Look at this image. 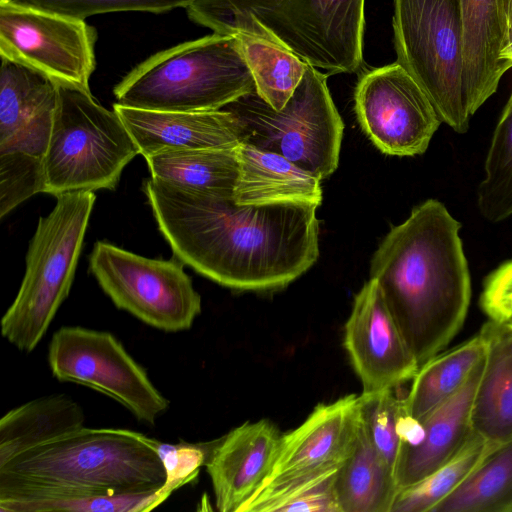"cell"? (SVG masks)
Returning <instances> with one entry per match:
<instances>
[{"instance_id": "1", "label": "cell", "mask_w": 512, "mask_h": 512, "mask_svg": "<svg viewBox=\"0 0 512 512\" xmlns=\"http://www.w3.org/2000/svg\"><path fill=\"white\" fill-rule=\"evenodd\" d=\"M144 192L178 260L230 289L285 288L319 257L316 206L240 205L233 194L183 188L152 177Z\"/></svg>"}, {"instance_id": "2", "label": "cell", "mask_w": 512, "mask_h": 512, "mask_svg": "<svg viewBox=\"0 0 512 512\" xmlns=\"http://www.w3.org/2000/svg\"><path fill=\"white\" fill-rule=\"evenodd\" d=\"M461 224L435 199L416 206L374 252L370 278L419 367L461 329L471 280L459 236Z\"/></svg>"}, {"instance_id": "3", "label": "cell", "mask_w": 512, "mask_h": 512, "mask_svg": "<svg viewBox=\"0 0 512 512\" xmlns=\"http://www.w3.org/2000/svg\"><path fill=\"white\" fill-rule=\"evenodd\" d=\"M157 443L127 429L83 426L0 466V495L159 489L167 471Z\"/></svg>"}, {"instance_id": "4", "label": "cell", "mask_w": 512, "mask_h": 512, "mask_svg": "<svg viewBox=\"0 0 512 512\" xmlns=\"http://www.w3.org/2000/svg\"><path fill=\"white\" fill-rule=\"evenodd\" d=\"M365 0H197L191 21L214 33L270 41L327 76L363 63Z\"/></svg>"}, {"instance_id": "5", "label": "cell", "mask_w": 512, "mask_h": 512, "mask_svg": "<svg viewBox=\"0 0 512 512\" xmlns=\"http://www.w3.org/2000/svg\"><path fill=\"white\" fill-rule=\"evenodd\" d=\"M255 91L237 38L213 33L157 52L115 87L123 106L171 112L222 109Z\"/></svg>"}, {"instance_id": "6", "label": "cell", "mask_w": 512, "mask_h": 512, "mask_svg": "<svg viewBox=\"0 0 512 512\" xmlns=\"http://www.w3.org/2000/svg\"><path fill=\"white\" fill-rule=\"evenodd\" d=\"M56 199L53 210L39 219L20 289L0 324L2 336L26 353L43 339L70 292L96 196L74 191Z\"/></svg>"}, {"instance_id": "7", "label": "cell", "mask_w": 512, "mask_h": 512, "mask_svg": "<svg viewBox=\"0 0 512 512\" xmlns=\"http://www.w3.org/2000/svg\"><path fill=\"white\" fill-rule=\"evenodd\" d=\"M140 150L113 109L91 92L58 83V100L44 161V193L114 189Z\"/></svg>"}, {"instance_id": "8", "label": "cell", "mask_w": 512, "mask_h": 512, "mask_svg": "<svg viewBox=\"0 0 512 512\" xmlns=\"http://www.w3.org/2000/svg\"><path fill=\"white\" fill-rule=\"evenodd\" d=\"M243 128V141L274 152L320 180L339 163L344 124L330 95L327 75L308 65L281 110L273 109L253 91L224 107Z\"/></svg>"}, {"instance_id": "9", "label": "cell", "mask_w": 512, "mask_h": 512, "mask_svg": "<svg viewBox=\"0 0 512 512\" xmlns=\"http://www.w3.org/2000/svg\"><path fill=\"white\" fill-rule=\"evenodd\" d=\"M397 61L430 98L442 121L465 133L472 116L464 85L459 0H394Z\"/></svg>"}, {"instance_id": "10", "label": "cell", "mask_w": 512, "mask_h": 512, "mask_svg": "<svg viewBox=\"0 0 512 512\" xmlns=\"http://www.w3.org/2000/svg\"><path fill=\"white\" fill-rule=\"evenodd\" d=\"M89 267L116 307L156 329L188 330L201 313V296L180 260L150 259L98 241Z\"/></svg>"}, {"instance_id": "11", "label": "cell", "mask_w": 512, "mask_h": 512, "mask_svg": "<svg viewBox=\"0 0 512 512\" xmlns=\"http://www.w3.org/2000/svg\"><path fill=\"white\" fill-rule=\"evenodd\" d=\"M48 364L55 378L92 388L127 408L139 421L154 425L169 401L145 369L110 332L63 326L48 346Z\"/></svg>"}, {"instance_id": "12", "label": "cell", "mask_w": 512, "mask_h": 512, "mask_svg": "<svg viewBox=\"0 0 512 512\" xmlns=\"http://www.w3.org/2000/svg\"><path fill=\"white\" fill-rule=\"evenodd\" d=\"M354 108L371 142L384 154H423L443 122L428 95L398 62L364 71Z\"/></svg>"}, {"instance_id": "13", "label": "cell", "mask_w": 512, "mask_h": 512, "mask_svg": "<svg viewBox=\"0 0 512 512\" xmlns=\"http://www.w3.org/2000/svg\"><path fill=\"white\" fill-rule=\"evenodd\" d=\"M97 32L84 19L0 0V54L90 92Z\"/></svg>"}, {"instance_id": "14", "label": "cell", "mask_w": 512, "mask_h": 512, "mask_svg": "<svg viewBox=\"0 0 512 512\" xmlns=\"http://www.w3.org/2000/svg\"><path fill=\"white\" fill-rule=\"evenodd\" d=\"M0 56V158L43 168L58 82L18 59Z\"/></svg>"}, {"instance_id": "15", "label": "cell", "mask_w": 512, "mask_h": 512, "mask_svg": "<svg viewBox=\"0 0 512 512\" xmlns=\"http://www.w3.org/2000/svg\"><path fill=\"white\" fill-rule=\"evenodd\" d=\"M343 343L363 394L395 389L419 368L372 278L355 296Z\"/></svg>"}, {"instance_id": "16", "label": "cell", "mask_w": 512, "mask_h": 512, "mask_svg": "<svg viewBox=\"0 0 512 512\" xmlns=\"http://www.w3.org/2000/svg\"><path fill=\"white\" fill-rule=\"evenodd\" d=\"M282 435L269 420L246 422L231 430L205 461L216 508L237 512L272 471Z\"/></svg>"}, {"instance_id": "17", "label": "cell", "mask_w": 512, "mask_h": 512, "mask_svg": "<svg viewBox=\"0 0 512 512\" xmlns=\"http://www.w3.org/2000/svg\"><path fill=\"white\" fill-rule=\"evenodd\" d=\"M360 426V395L317 405L300 426L282 435L267 479L342 465L356 444Z\"/></svg>"}, {"instance_id": "18", "label": "cell", "mask_w": 512, "mask_h": 512, "mask_svg": "<svg viewBox=\"0 0 512 512\" xmlns=\"http://www.w3.org/2000/svg\"><path fill=\"white\" fill-rule=\"evenodd\" d=\"M113 109L144 158L171 150L236 147L243 141L239 119L225 108L171 112L115 103Z\"/></svg>"}, {"instance_id": "19", "label": "cell", "mask_w": 512, "mask_h": 512, "mask_svg": "<svg viewBox=\"0 0 512 512\" xmlns=\"http://www.w3.org/2000/svg\"><path fill=\"white\" fill-rule=\"evenodd\" d=\"M483 364L484 358L455 395L420 420L423 432L417 444H401L395 470L399 490L431 474L465 444L472 433L471 410Z\"/></svg>"}, {"instance_id": "20", "label": "cell", "mask_w": 512, "mask_h": 512, "mask_svg": "<svg viewBox=\"0 0 512 512\" xmlns=\"http://www.w3.org/2000/svg\"><path fill=\"white\" fill-rule=\"evenodd\" d=\"M463 28L464 85L468 111H476L497 90L509 70L501 57L506 27L500 0H459Z\"/></svg>"}, {"instance_id": "21", "label": "cell", "mask_w": 512, "mask_h": 512, "mask_svg": "<svg viewBox=\"0 0 512 512\" xmlns=\"http://www.w3.org/2000/svg\"><path fill=\"white\" fill-rule=\"evenodd\" d=\"M233 199L240 205H310L322 202L320 179L284 156L247 142L236 147Z\"/></svg>"}, {"instance_id": "22", "label": "cell", "mask_w": 512, "mask_h": 512, "mask_svg": "<svg viewBox=\"0 0 512 512\" xmlns=\"http://www.w3.org/2000/svg\"><path fill=\"white\" fill-rule=\"evenodd\" d=\"M486 353L471 410L472 432L490 444L512 438V331L488 320Z\"/></svg>"}, {"instance_id": "23", "label": "cell", "mask_w": 512, "mask_h": 512, "mask_svg": "<svg viewBox=\"0 0 512 512\" xmlns=\"http://www.w3.org/2000/svg\"><path fill=\"white\" fill-rule=\"evenodd\" d=\"M81 406L65 394L28 401L0 419V466L18 454L84 426Z\"/></svg>"}, {"instance_id": "24", "label": "cell", "mask_w": 512, "mask_h": 512, "mask_svg": "<svg viewBox=\"0 0 512 512\" xmlns=\"http://www.w3.org/2000/svg\"><path fill=\"white\" fill-rule=\"evenodd\" d=\"M399 491L393 470L376 451L361 422L356 444L336 477L340 512H391Z\"/></svg>"}, {"instance_id": "25", "label": "cell", "mask_w": 512, "mask_h": 512, "mask_svg": "<svg viewBox=\"0 0 512 512\" xmlns=\"http://www.w3.org/2000/svg\"><path fill=\"white\" fill-rule=\"evenodd\" d=\"M485 353V338L479 331L462 344L430 358L418 368L408 394L402 398L405 412L422 420L464 386Z\"/></svg>"}, {"instance_id": "26", "label": "cell", "mask_w": 512, "mask_h": 512, "mask_svg": "<svg viewBox=\"0 0 512 512\" xmlns=\"http://www.w3.org/2000/svg\"><path fill=\"white\" fill-rule=\"evenodd\" d=\"M236 147L163 151L145 159L154 179L203 192L233 194L238 176Z\"/></svg>"}, {"instance_id": "27", "label": "cell", "mask_w": 512, "mask_h": 512, "mask_svg": "<svg viewBox=\"0 0 512 512\" xmlns=\"http://www.w3.org/2000/svg\"><path fill=\"white\" fill-rule=\"evenodd\" d=\"M340 466L266 479L237 512H340L335 492Z\"/></svg>"}, {"instance_id": "28", "label": "cell", "mask_w": 512, "mask_h": 512, "mask_svg": "<svg viewBox=\"0 0 512 512\" xmlns=\"http://www.w3.org/2000/svg\"><path fill=\"white\" fill-rule=\"evenodd\" d=\"M432 512H512V438L495 445Z\"/></svg>"}, {"instance_id": "29", "label": "cell", "mask_w": 512, "mask_h": 512, "mask_svg": "<svg viewBox=\"0 0 512 512\" xmlns=\"http://www.w3.org/2000/svg\"><path fill=\"white\" fill-rule=\"evenodd\" d=\"M176 489L162 488L127 493H20L0 496L1 512H147Z\"/></svg>"}, {"instance_id": "30", "label": "cell", "mask_w": 512, "mask_h": 512, "mask_svg": "<svg viewBox=\"0 0 512 512\" xmlns=\"http://www.w3.org/2000/svg\"><path fill=\"white\" fill-rule=\"evenodd\" d=\"M252 74L256 93L281 110L300 84L308 64L270 41L252 35H233Z\"/></svg>"}, {"instance_id": "31", "label": "cell", "mask_w": 512, "mask_h": 512, "mask_svg": "<svg viewBox=\"0 0 512 512\" xmlns=\"http://www.w3.org/2000/svg\"><path fill=\"white\" fill-rule=\"evenodd\" d=\"M494 446L472 432L449 461L417 483L401 489L391 512H432L465 481Z\"/></svg>"}, {"instance_id": "32", "label": "cell", "mask_w": 512, "mask_h": 512, "mask_svg": "<svg viewBox=\"0 0 512 512\" xmlns=\"http://www.w3.org/2000/svg\"><path fill=\"white\" fill-rule=\"evenodd\" d=\"M478 188V208L496 223L512 215V93L493 133Z\"/></svg>"}, {"instance_id": "33", "label": "cell", "mask_w": 512, "mask_h": 512, "mask_svg": "<svg viewBox=\"0 0 512 512\" xmlns=\"http://www.w3.org/2000/svg\"><path fill=\"white\" fill-rule=\"evenodd\" d=\"M361 396V422L363 429L381 458L395 474L401 438L398 430L403 410L402 399L394 389Z\"/></svg>"}, {"instance_id": "34", "label": "cell", "mask_w": 512, "mask_h": 512, "mask_svg": "<svg viewBox=\"0 0 512 512\" xmlns=\"http://www.w3.org/2000/svg\"><path fill=\"white\" fill-rule=\"evenodd\" d=\"M12 3L84 19L93 15L144 11L163 13L187 8L197 0H8Z\"/></svg>"}, {"instance_id": "35", "label": "cell", "mask_w": 512, "mask_h": 512, "mask_svg": "<svg viewBox=\"0 0 512 512\" xmlns=\"http://www.w3.org/2000/svg\"><path fill=\"white\" fill-rule=\"evenodd\" d=\"M157 448L167 471V483L176 489L191 482L206 461L204 451L198 447L175 446L158 441Z\"/></svg>"}, {"instance_id": "36", "label": "cell", "mask_w": 512, "mask_h": 512, "mask_svg": "<svg viewBox=\"0 0 512 512\" xmlns=\"http://www.w3.org/2000/svg\"><path fill=\"white\" fill-rule=\"evenodd\" d=\"M480 306L489 320L512 315V261L504 263L486 278Z\"/></svg>"}, {"instance_id": "37", "label": "cell", "mask_w": 512, "mask_h": 512, "mask_svg": "<svg viewBox=\"0 0 512 512\" xmlns=\"http://www.w3.org/2000/svg\"><path fill=\"white\" fill-rule=\"evenodd\" d=\"M501 57L508 68H512V24L508 30L505 45L501 52Z\"/></svg>"}, {"instance_id": "38", "label": "cell", "mask_w": 512, "mask_h": 512, "mask_svg": "<svg viewBox=\"0 0 512 512\" xmlns=\"http://www.w3.org/2000/svg\"><path fill=\"white\" fill-rule=\"evenodd\" d=\"M502 15L506 27V36L512 24V0H500Z\"/></svg>"}, {"instance_id": "39", "label": "cell", "mask_w": 512, "mask_h": 512, "mask_svg": "<svg viewBox=\"0 0 512 512\" xmlns=\"http://www.w3.org/2000/svg\"><path fill=\"white\" fill-rule=\"evenodd\" d=\"M492 321L497 322L512 331V315L503 316Z\"/></svg>"}]
</instances>
